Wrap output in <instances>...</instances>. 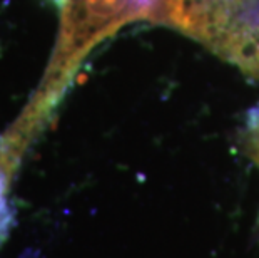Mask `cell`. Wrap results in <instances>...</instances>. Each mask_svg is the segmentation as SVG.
Returning a JSON list of instances; mask_svg holds the SVG:
<instances>
[{
  "label": "cell",
  "instance_id": "cell-3",
  "mask_svg": "<svg viewBox=\"0 0 259 258\" xmlns=\"http://www.w3.org/2000/svg\"><path fill=\"white\" fill-rule=\"evenodd\" d=\"M7 223H9V210L2 195V186H0V240L4 238V233L7 232Z\"/></svg>",
  "mask_w": 259,
  "mask_h": 258
},
{
  "label": "cell",
  "instance_id": "cell-1",
  "mask_svg": "<svg viewBox=\"0 0 259 258\" xmlns=\"http://www.w3.org/2000/svg\"><path fill=\"white\" fill-rule=\"evenodd\" d=\"M170 20L259 78V0H162Z\"/></svg>",
  "mask_w": 259,
  "mask_h": 258
},
{
  "label": "cell",
  "instance_id": "cell-2",
  "mask_svg": "<svg viewBox=\"0 0 259 258\" xmlns=\"http://www.w3.org/2000/svg\"><path fill=\"white\" fill-rule=\"evenodd\" d=\"M249 153H251L252 159L256 161V164L259 166V119L251 126V133H249ZM257 232H259V227H257Z\"/></svg>",
  "mask_w": 259,
  "mask_h": 258
}]
</instances>
